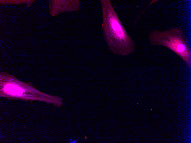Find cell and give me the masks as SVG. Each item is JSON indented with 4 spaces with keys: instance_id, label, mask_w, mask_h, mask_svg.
<instances>
[{
    "instance_id": "obj_2",
    "label": "cell",
    "mask_w": 191,
    "mask_h": 143,
    "mask_svg": "<svg viewBox=\"0 0 191 143\" xmlns=\"http://www.w3.org/2000/svg\"><path fill=\"white\" fill-rule=\"evenodd\" d=\"M150 44L162 46L170 49L179 56L191 68V49L188 39L180 27L163 31L154 29L149 34Z\"/></svg>"
},
{
    "instance_id": "obj_1",
    "label": "cell",
    "mask_w": 191,
    "mask_h": 143,
    "mask_svg": "<svg viewBox=\"0 0 191 143\" xmlns=\"http://www.w3.org/2000/svg\"><path fill=\"white\" fill-rule=\"evenodd\" d=\"M104 36L111 51L119 55L132 54L135 44L122 25L110 0L102 1Z\"/></svg>"
}]
</instances>
